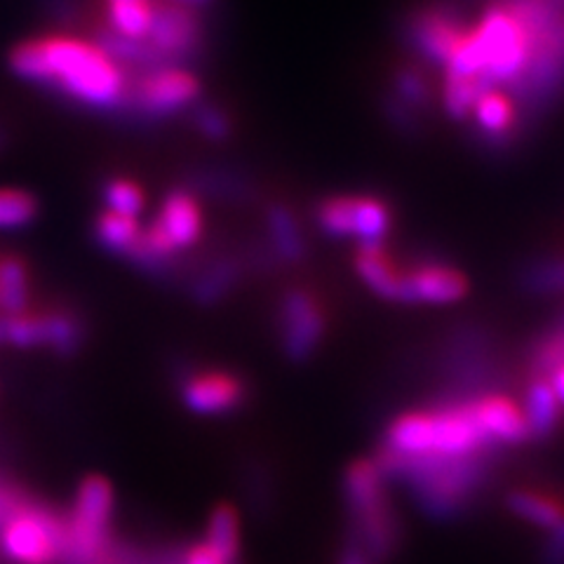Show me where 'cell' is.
Segmentation results:
<instances>
[{"label":"cell","instance_id":"obj_1","mask_svg":"<svg viewBox=\"0 0 564 564\" xmlns=\"http://www.w3.org/2000/svg\"><path fill=\"white\" fill-rule=\"evenodd\" d=\"M10 74L26 85L74 101L80 109L120 116L130 90V70L95 39L47 33L14 43Z\"/></svg>","mask_w":564,"mask_h":564},{"label":"cell","instance_id":"obj_2","mask_svg":"<svg viewBox=\"0 0 564 564\" xmlns=\"http://www.w3.org/2000/svg\"><path fill=\"white\" fill-rule=\"evenodd\" d=\"M487 443L489 437L475 419L473 404L404 414L388 429V454L400 466L470 462Z\"/></svg>","mask_w":564,"mask_h":564},{"label":"cell","instance_id":"obj_3","mask_svg":"<svg viewBox=\"0 0 564 564\" xmlns=\"http://www.w3.org/2000/svg\"><path fill=\"white\" fill-rule=\"evenodd\" d=\"M203 101V80L186 64H163L130 76V90L120 116L139 126H155L167 118L188 113Z\"/></svg>","mask_w":564,"mask_h":564},{"label":"cell","instance_id":"obj_4","mask_svg":"<svg viewBox=\"0 0 564 564\" xmlns=\"http://www.w3.org/2000/svg\"><path fill=\"white\" fill-rule=\"evenodd\" d=\"M313 219L329 238H352L360 245H379L391 231L393 212L377 196L337 193L315 203Z\"/></svg>","mask_w":564,"mask_h":564},{"label":"cell","instance_id":"obj_5","mask_svg":"<svg viewBox=\"0 0 564 564\" xmlns=\"http://www.w3.org/2000/svg\"><path fill=\"white\" fill-rule=\"evenodd\" d=\"M346 499L358 520L369 555H386L395 543V520L388 508L381 473L375 464L358 462L346 475Z\"/></svg>","mask_w":564,"mask_h":564},{"label":"cell","instance_id":"obj_6","mask_svg":"<svg viewBox=\"0 0 564 564\" xmlns=\"http://www.w3.org/2000/svg\"><path fill=\"white\" fill-rule=\"evenodd\" d=\"M147 41L165 62L188 66L203 55L207 43L200 10L174 3V0H155Z\"/></svg>","mask_w":564,"mask_h":564},{"label":"cell","instance_id":"obj_7","mask_svg":"<svg viewBox=\"0 0 564 564\" xmlns=\"http://www.w3.org/2000/svg\"><path fill=\"white\" fill-rule=\"evenodd\" d=\"M80 337V323L66 311L0 313V344L14 348L45 346L59 352H74Z\"/></svg>","mask_w":564,"mask_h":564},{"label":"cell","instance_id":"obj_8","mask_svg":"<svg viewBox=\"0 0 564 564\" xmlns=\"http://www.w3.org/2000/svg\"><path fill=\"white\" fill-rule=\"evenodd\" d=\"M113 516V489L104 478H87L76 497L66 539L80 557H93L109 532Z\"/></svg>","mask_w":564,"mask_h":564},{"label":"cell","instance_id":"obj_9","mask_svg":"<svg viewBox=\"0 0 564 564\" xmlns=\"http://www.w3.org/2000/svg\"><path fill=\"white\" fill-rule=\"evenodd\" d=\"M325 334V311L308 290L294 288L280 302V339L290 358L304 360L321 346Z\"/></svg>","mask_w":564,"mask_h":564},{"label":"cell","instance_id":"obj_10","mask_svg":"<svg viewBox=\"0 0 564 564\" xmlns=\"http://www.w3.org/2000/svg\"><path fill=\"white\" fill-rule=\"evenodd\" d=\"M64 534L59 527L43 513L14 516L3 529V549L6 553L22 564H50L55 560Z\"/></svg>","mask_w":564,"mask_h":564},{"label":"cell","instance_id":"obj_11","mask_svg":"<svg viewBox=\"0 0 564 564\" xmlns=\"http://www.w3.org/2000/svg\"><path fill=\"white\" fill-rule=\"evenodd\" d=\"M468 292V280L445 263H421L402 275L400 302L423 304H454Z\"/></svg>","mask_w":564,"mask_h":564},{"label":"cell","instance_id":"obj_12","mask_svg":"<svg viewBox=\"0 0 564 564\" xmlns=\"http://www.w3.org/2000/svg\"><path fill=\"white\" fill-rule=\"evenodd\" d=\"M410 35L416 52H421L431 62L445 66L452 59L458 43L464 41L466 29L449 12L429 8L414 17Z\"/></svg>","mask_w":564,"mask_h":564},{"label":"cell","instance_id":"obj_13","mask_svg":"<svg viewBox=\"0 0 564 564\" xmlns=\"http://www.w3.org/2000/svg\"><path fill=\"white\" fill-rule=\"evenodd\" d=\"M182 395L193 412L226 414L242 402L245 383L226 372H200L186 379Z\"/></svg>","mask_w":564,"mask_h":564},{"label":"cell","instance_id":"obj_14","mask_svg":"<svg viewBox=\"0 0 564 564\" xmlns=\"http://www.w3.org/2000/svg\"><path fill=\"white\" fill-rule=\"evenodd\" d=\"M475 419H478L480 429L485 435L497 443H522L529 435V426L524 412L518 408L513 400L501 398V395H489L478 402H473Z\"/></svg>","mask_w":564,"mask_h":564},{"label":"cell","instance_id":"obj_15","mask_svg":"<svg viewBox=\"0 0 564 564\" xmlns=\"http://www.w3.org/2000/svg\"><path fill=\"white\" fill-rule=\"evenodd\" d=\"M356 271L375 294L388 299V302H400L404 269H400V263L386 250L383 242L358 247Z\"/></svg>","mask_w":564,"mask_h":564},{"label":"cell","instance_id":"obj_16","mask_svg":"<svg viewBox=\"0 0 564 564\" xmlns=\"http://www.w3.org/2000/svg\"><path fill=\"white\" fill-rule=\"evenodd\" d=\"M144 238V224L132 217L116 215V212L101 209L95 219V240L106 252L132 261Z\"/></svg>","mask_w":564,"mask_h":564},{"label":"cell","instance_id":"obj_17","mask_svg":"<svg viewBox=\"0 0 564 564\" xmlns=\"http://www.w3.org/2000/svg\"><path fill=\"white\" fill-rule=\"evenodd\" d=\"M267 231L273 252L282 259L296 263L306 254V238L302 221H299L296 212L290 205H269L267 209Z\"/></svg>","mask_w":564,"mask_h":564},{"label":"cell","instance_id":"obj_18","mask_svg":"<svg viewBox=\"0 0 564 564\" xmlns=\"http://www.w3.org/2000/svg\"><path fill=\"white\" fill-rule=\"evenodd\" d=\"M155 0H104L106 29L126 39L147 41L153 22Z\"/></svg>","mask_w":564,"mask_h":564},{"label":"cell","instance_id":"obj_19","mask_svg":"<svg viewBox=\"0 0 564 564\" xmlns=\"http://www.w3.org/2000/svg\"><path fill=\"white\" fill-rule=\"evenodd\" d=\"M473 116L480 130L489 137H506L508 132H513L518 120L516 101L510 99V95L501 93L499 87H487V90L475 99Z\"/></svg>","mask_w":564,"mask_h":564},{"label":"cell","instance_id":"obj_20","mask_svg":"<svg viewBox=\"0 0 564 564\" xmlns=\"http://www.w3.org/2000/svg\"><path fill=\"white\" fill-rule=\"evenodd\" d=\"M31 275L20 254L0 257V313L14 315L29 311Z\"/></svg>","mask_w":564,"mask_h":564},{"label":"cell","instance_id":"obj_21","mask_svg":"<svg viewBox=\"0 0 564 564\" xmlns=\"http://www.w3.org/2000/svg\"><path fill=\"white\" fill-rule=\"evenodd\" d=\"M99 193H101L104 209L116 212V215H122V217L141 219V215H144L149 205L147 191L141 188V184L122 174L106 176Z\"/></svg>","mask_w":564,"mask_h":564},{"label":"cell","instance_id":"obj_22","mask_svg":"<svg viewBox=\"0 0 564 564\" xmlns=\"http://www.w3.org/2000/svg\"><path fill=\"white\" fill-rule=\"evenodd\" d=\"M508 508L522 520L551 529V532L564 522V506L557 499L549 497V494H539L529 489L513 491L508 497Z\"/></svg>","mask_w":564,"mask_h":564},{"label":"cell","instance_id":"obj_23","mask_svg":"<svg viewBox=\"0 0 564 564\" xmlns=\"http://www.w3.org/2000/svg\"><path fill=\"white\" fill-rule=\"evenodd\" d=\"M524 419L529 433L549 435L560 421V400L549 381H534L527 391V404H524Z\"/></svg>","mask_w":564,"mask_h":564},{"label":"cell","instance_id":"obj_24","mask_svg":"<svg viewBox=\"0 0 564 564\" xmlns=\"http://www.w3.org/2000/svg\"><path fill=\"white\" fill-rule=\"evenodd\" d=\"M39 198L26 188H0V231H20L39 219Z\"/></svg>","mask_w":564,"mask_h":564},{"label":"cell","instance_id":"obj_25","mask_svg":"<svg viewBox=\"0 0 564 564\" xmlns=\"http://www.w3.org/2000/svg\"><path fill=\"white\" fill-rule=\"evenodd\" d=\"M193 188L196 193H209L212 198L219 200H245L250 196L252 184L242 174L231 170H203L193 176Z\"/></svg>","mask_w":564,"mask_h":564},{"label":"cell","instance_id":"obj_26","mask_svg":"<svg viewBox=\"0 0 564 564\" xmlns=\"http://www.w3.org/2000/svg\"><path fill=\"white\" fill-rule=\"evenodd\" d=\"M191 113V126L209 144H224L234 137V118L228 113L221 104L215 101H198Z\"/></svg>","mask_w":564,"mask_h":564},{"label":"cell","instance_id":"obj_27","mask_svg":"<svg viewBox=\"0 0 564 564\" xmlns=\"http://www.w3.org/2000/svg\"><path fill=\"white\" fill-rule=\"evenodd\" d=\"M238 527H240L238 516L234 513V508H228V506H219L209 518L205 543L226 562H231L238 555V545H240V529Z\"/></svg>","mask_w":564,"mask_h":564},{"label":"cell","instance_id":"obj_28","mask_svg":"<svg viewBox=\"0 0 564 564\" xmlns=\"http://www.w3.org/2000/svg\"><path fill=\"white\" fill-rule=\"evenodd\" d=\"M238 275V269L234 261H217L215 267H209L196 282V296L200 302L209 304V302H217L221 299L228 288L234 285V280Z\"/></svg>","mask_w":564,"mask_h":564},{"label":"cell","instance_id":"obj_29","mask_svg":"<svg viewBox=\"0 0 564 564\" xmlns=\"http://www.w3.org/2000/svg\"><path fill=\"white\" fill-rule=\"evenodd\" d=\"M429 101V83L416 68H402L395 74V104L402 109H416Z\"/></svg>","mask_w":564,"mask_h":564},{"label":"cell","instance_id":"obj_30","mask_svg":"<svg viewBox=\"0 0 564 564\" xmlns=\"http://www.w3.org/2000/svg\"><path fill=\"white\" fill-rule=\"evenodd\" d=\"M186 564H228L224 557H219L207 543H200L193 549L186 557Z\"/></svg>","mask_w":564,"mask_h":564},{"label":"cell","instance_id":"obj_31","mask_svg":"<svg viewBox=\"0 0 564 564\" xmlns=\"http://www.w3.org/2000/svg\"><path fill=\"white\" fill-rule=\"evenodd\" d=\"M551 388L555 391L560 404H564V360L553 369V377H551Z\"/></svg>","mask_w":564,"mask_h":564},{"label":"cell","instance_id":"obj_32","mask_svg":"<svg viewBox=\"0 0 564 564\" xmlns=\"http://www.w3.org/2000/svg\"><path fill=\"white\" fill-rule=\"evenodd\" d=\"M339 564H369V555L362 549H348Z\"/></svg>","mask_w":564,"mask_h":564},{"label":"cell","instance_id":"obj_33","mask_svg":"<svg viewBox=\"0 0 564 564\" xmlns=\"http://www.w3.org/2000/svg\"><path fill=\"white\" fill-rule=\"evenodd\" d=\"M174 3H182V6H188V8H200V6H207L212 3V0H174Z\"/></svg>","mask_w":564,"mask_h":564}]
</instances>
